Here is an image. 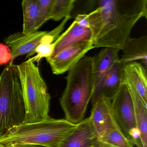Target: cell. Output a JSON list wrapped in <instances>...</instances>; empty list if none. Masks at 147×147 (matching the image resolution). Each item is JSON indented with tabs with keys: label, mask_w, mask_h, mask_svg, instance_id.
I'll use <instances>...</instances> for the list:
<instances>
[{
	"label": "cell",
	"mask_w": 147,
	"mask_h": 147,
	"mask_svg": "<svg viewBox=\"0 0 147 147\" xmlns=\"http://www.w3.org/2000/svg\"><path fill=\"white\" fill-rule=\"evenodd\" d=\"M87 14L95 48L121 50L135 24L147 18V0H100Z\"/></svg>",
	"instance_id": "6da1fadb"
},
{
	"label": "cell",
	"mask_w": 147,
	"mask_h": 147,
	"mask_svg": "<svg viewBox=\"0 0 147 147\" xmlns=\"http://www.w3.org/2000/svg\"><path fill=\"white\" fill-rule=\"evenodd\" d=\"M66 87L60 99L65 119L75 124L85 119L94 89L92 59L85 56L68 71Z\"/></svg>",
	"instance_id": "7a4b0ae2"
},
{
	"label": "cell",
	"mask_w": 147,
	"mask_h": 147,
	"mask_svg": "<svg viewBox=\"0 0 147 147\" xmlns=\"http://www.w3.org/2000/svg\"><path fill=\"white\" fill-rule=\"evenodd\" d=\"M77 124L66 119L48 116L42 121L13 126L0 137V144H24L46 147H60Z\"/></svg>",
	"instance_id": "3957f363"
},
{
	"label": "cell",
	"mask_w": 147,
	"mask_h": 147,
	"mask_svg": "<svg viewBox=\"0 0 147 147\" xmlns=\"http://www.w3.org/2000/svg\"><path fill=\"white\" fill-rule=\"evenodd\" d=\"M17 66L26 108L24 123L44 120L49 116L51 97L39 68L31 58Z\"/></svg>",
	"instance_id": "277c9868"
},
{
	"label": "cell",
	"mask_w": 147,
	"mask_h": 147,
	"mask_svg": "<svg viewBox=\"0 0 147 147\" xmlns=\"http://www.w3.org/2000/svg\"><path fill=\"white\" fill-rule=\"evenodd\" d=\"M26 108L18 66L9 64L0 75V137L25 123Z\"/></svg>",
	"instance_id": "5b68a950"
},
{
	"label": "cell",
	"mask_w": 147,
	"mask_h": 147,
	"mask_svg": "<svg viewBox=\"0 0 147 147\" xmlns=\"http://www.w3.org/2000/svg\"><path fill=\"white\" fill-rule=\"evenodd\" d=\"M113 113L119 126L137 147H143L138 129L131 96L125 84L121 85L111 100Z\"/></svg>",
	"instance_id": "8992f818"
},
{
	"label": "cell",
	"mask_w": 147,
	"mask_h": 147,
	"mask_svg": "<svg viewBox=\"0 0 147 147\" xmlns=\"http://www.w3.org/2000/svg\"><path fill=\"white\" fill-rule=\"evenodd\" d=\"M94 49L95 48L92 41H84L66 48L47 61L54 74H62L74 67Z\"/></svg>",
	"instance_id": "52a82bcc"
},
{
	"label": "cell",
	"mask_w": 147,
	"mask_h": 147,
	"mask_svg": "<svg viewBox=\"0 0 147 147\" xmlns=\"http://www.w3.org/2000/svg\"><path fill=\"white\" fill-rule=\"evenodd\" d=\"M47 32L37 31L26 35L22 32H18L5 38L4 42L11 50V60L9 63L13 64L14 60L20 56L27 54L26 57L31 56L41 39Z\"/></svg>",
	"instance_id": "ba28073f"
},
{
	"label": "cell",
	"mask_w": 147,
	"mask_h": 147,
	"mask_svg": "<svg viewBox=\"0 0 147 147\" xmlns=\"http://www.w3.org/2000/svg\"><path fill=\"white\" fill-rule=\"evenodd\" d=\"M124 65L119 60L115 62L94 89L91 99L92 105L101 99L112 100L123 84Z\"/></svg>",
	"instance_id": "9c48e42d"
},
{
	"label": "cell",
	"mask_w": 147,
	"mask_h": 147,
	"mask_svg": "<svg viewBox=\"0 0 147 147\" xmlns=\"http://www.w3.org/2000/svg\"><path fill=\"white\" fill-rule=\"evenodd\" d=\"M89 118L98 140L107 131L120 128L113 113L111 100L108 99H101L92 105Z\"/></svg>",
	"instance_id": "30bf717a"
},
{
	"label": "cell",
	"mask_w": 147,
	"mask_h": 147,
	"mask_svg": "<svg viewBox=\"0 0 147 147\" xmlns=\"http://www.w3.org/2000/svg\"><path fill=\"white\" fill-rule=\"evenodd\" d=\"M123 82L130 93L138 94L147 104V69L142 63L133 62L125 64Z\"/></svg>",
	"instance_id": "8fae6325"
},
{
	"label": "cell",
	"mask_w": 147,
	"mask_h": 147,
	"mask_svg": "<svg viewBox=\"0 0 147 147\" xmlns=\"http://www.w3.org/2000/svg\"><path fill=\"white\" fill-rule=\"evenodd\" d=\"M60 147H103L99 142L90 118L77 124Z\"/></svg>",
	"instance_id": "7c38bea8"
},
{
	"label": "cell",
	"mask_w": 147,
	"mask_h": 147,
	"mask_svg": "<svg viewBox=\"0 0 147 147\" xmlns=\"http://www.w3.org/2000/svg\"><path fill=\"white\" fill-rule=\"evenodd\" d=\"M121 50L122 54L119 57V62L125 64L140 61L144 67L147 69V36L138 38L129 37Z\"/></svg>",
	"instance_id": "4fadbf2b"
},
{
	"label": "cell",
	"mask_w": 147,
	"mask_h": 147,
	"mask_svg": "<svg viewBox=\"0 0 147 147\" xmlns=\"http://www.w3.org/2000/svg\"><path fill=\"white\" fill-rule=\"evenodd\" d=\"M92 32L90 29L81 27L74 21L55 42V47L53 54L49 58L53 57L61 51L74 45L84 41H92Z\"/></svg>",
	"instance_id": "5bb4252c"
},
{
	"label": "cell",
	"mask_w": 147,
	"mask_h": 147,
	"mask_svg": "<svg viewBox=\"0 0 147 147\" xmlns=\"http://www.w3.org/2000/svg\"><path fill=\"white\" fill-rule=\"evenodd\" d=\"M119 51L113 48H104L97 55L92 57L94 89L99 84L115 62L119 59Z\"/></svg>",
	"instance_id": "9a60e30c"
},
{
	"label": "cell",
	"mask_w": 147,
	"mask_h": 147,
	"mask_svg": "<svg viewBox=\"0 0 147 147\" xmlns=\"http://www.w3.org/2000/svg\"><path fill=\"white\" fill-rule=\"evenodd\" d=\"M71 18V16H69L63 19L59 26L52 30L48 32L42 38L40 43L32 54V56L36 54V56L31 58L34 63L36 62L38 63L42 58L45 57L47 60L51 56L55 47V42L59 37L67 22Z\"/></svg>",
	"instance_id": "2e32d148"
},
{
	"label": "cell",
	"mask_w": 147,
	"mask_h": 147,
	"mask_svg": "<svg viewBox=\"0 0 147 147\" xmlns=\"http://www.w3.org/2000/svg\"><path fill=\"white\" fill-rule=\"evenodd\" d=\"M130 94L133 102L136 123L140 131L143 147H147V104L138 94L130 93Z\"/></svg>",
	"instance_id": "e0dca14e"
},
{
	"label": "cell",
	"mask_w": 147,
	"mask_h": 147,
	"mask_svg": "<svg viewBox=\"0 0 147 147\" xmlns=\"http://www.w3.org/2000/svg\"><path fill=\"white\" fill-rule=\"evenodd\" d=\"M21 4L24 16L22 33L29 35L36 32L38 16V0H24Z\"/></svg>",
	"instance_id": "ac0fdd59"
},
{
	"label": "cell",
	"mask_w": 147,
	"mask_h": 147,
	"mask_svg": "<svg viewBox=\"0 0 147 147\" xmlns=\"http://www.w3.org/2000/svg\"><path fill=\"white\" fill-rule=\"evenodd\" d=\"M103 147H134V144L120 128L106 131L98 139Z\"/></svg>",
	"instance_id": "d6986e66"
},
{
	"label": "cell",
	"mask_w": 147,
	"mask_h": 147,
	"mask_svg": "<svg viewBox=\"0 0 147 147\" xmlns=\"http://www.w3.org/2000/svg\"><path fill=\"white\" fill-rule=\"evenodd\" d=\"M75 2V0H53L50 20L58 21L70 16Z\"/></svg>",
	"instance_id": "ffe728a7"
},
{
	"label": "cell",
	"mask_w": 147,
	"mask_h": 147,
	"mask_svg": "<svg viewBox=\"0 0 147 147\" xmlns=\"http://www.w3.org/2000/svg\"><path fill=\"white\" fill-rule=\"evenodd\" d=\"M53 0H38V16L37 23V30L48 20H50V14Z\"/></svg>",
	"instance_id": "44dd1931"
},
{
	"label": "cell",
	"mask_w": 147,
	"mask_h": 147,
	"mask_svg": "<svg viewBox=\"0 0 147 147\" xmlns=\"http://www.w3.org/2000/svg\"><path fill=\"white\" fill-rule=\"evenodd\" d=\"M11 60V50L9 47L3 43H0V65L6 64Z\"/></svg>",
	"instance_id": "7402d4cb"
},
{
	"label": "cell",
	"mask_w": 147,
	"mask_h": 147,
	"mask_svg": "<svg viewBox=\"0 0 147 147\" xmlns=\"http://www.w3.org/2000/svg\"><path fill=\"white\" fill-rule=\"evenodd\" d=\"M74 21L81 27L89 29V25L87 14H78L76 17Z\"/></svg>",
	"instance_id": "603a6c76"
},
{
	"label": "cell",
	"mask_w": 147,
	"mask_h": 147,
	"mask_svg": "<svg viewBox=\"0 0 147 147\" xmlns=\"http://www.w3.org/2000/svg\"><path fill=\"white\" fill-rule=\"evenodd\" d=\"M0 147H46L40 145L24 144H0Z\"/></svg>",
	"instance_id": "cb8c5ba5"
}]
</instances>
